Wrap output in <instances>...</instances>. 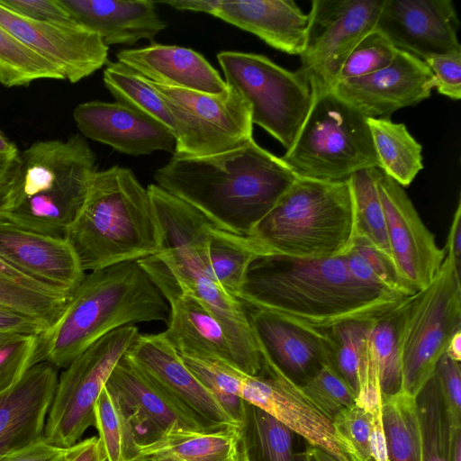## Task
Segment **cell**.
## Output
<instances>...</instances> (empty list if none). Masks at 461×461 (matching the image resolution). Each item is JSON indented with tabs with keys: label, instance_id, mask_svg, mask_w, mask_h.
I'll return each mask as SVG.
<instances>
[{
	"label": "cell",
	"instance_id": "obj_48",
	"mask_svg": "<svg viewBox=\"0 0 461 461\" xmlns=\"http://www.w3.org/2000/svg\"><path fill=\"white\" fill-rule=\"evenodd\" d=\"M447 410L451 426L461 428V368L460 362L444 354L434 371Z\"/></svg>",
	"mask_w": 461,
	"mask_h": 461
},
{
	"label": "cell",
	"instance_id": "obj_39",
	"mask_svg": "<svg viewBox=\"0 0 461 461\" xmlns=\"http://www.w3.org/2000/svg\"><path fill=\"white\" fill-rule=\"evenodd\" d=\"M416 401L422 437L421 461H450L456 429L451 426L435 373L419 392Z\"/></svg>",
	"mask_w": 461,
	"mask_h": 461
},
{
	"label": "cell",
	"instance_id": "obj_4",
	"mask_svg": "<svg viewBox=\"0 0 461 461\" xmlns=\"http://www.w3.org/2000/svg\"><path fill=\"white\" fill-rule=\"evenodd\" d=\"M65 238L84 271L156 256L166 239L147 188L126 167L96 171Z\"/></svg>",
	"mask_w": 461,
	"mask_h": 461
},
{
	"label": "cell",
	"instance_id": "obj_18",
	"mask_svg": "<svg viewBox=\"0 0 461 461\" xmlns=\"http://www.w3.org/2000/svg\"><path fill=\"white\" fill-rule=\"evenodd\" d=\"M0 25L57 66L70 83L89 77L108 63V46L77 22L35 21L0 5Z\"/></svg>",
	"mask_w": 461,
	"mask_h": 461
},
{
	"label": "cell",
	"instance_id": "obj_55",
	"mask_svg": "<svg viewBox=\"0 0 461 461\" xmlns=\"http://www.w3.org/2000/svg\"><path fill=\"white\" fill-rule=\"evenodd\" d=\"M156 3L167 5L176 10L202 12L212 15L221 0H167Z\"/></svg>",
	"mask_w": 461,
	"mask_h": 461
},
{
	"label": "cell",
	"instance_id": "obj_20",
	"mask_svg": "<svg viewBox=\"0 0 461 461\" xmlns=\"http://www.w3.org/2000/svg\"><path fill=\"white\" fill-rule=\"evenodd\" d=\"M451 0H384L375 29L398 50L422 60L461 50Z\"/></svg>",
	"mask_w": 461,
	"mask_h": 461
},
{
	"label": "cell",
	"instance_id": "obj_54",
	"mask_svg": "<svg viewBox=\"0 0 461 461\" xmlns=\"http://www.w3.org/2000/svg\"><path fill=\"white\" fill-rule=\"evenodd\" d=\"M66 461H107L98 437L93 436L71 447Z\"/></svg>",
	"mask_w": 461,
	"mask_h": 461
},
{
	"label": "cell",
	"instance_id": "obj_56",
	"mask_svg": "<svg viewBox=\"0 0 461 461\" xmlns=\"http://www.w3.org/2000/svg\"><path fill=\"white\" fill-rule=\"evenodd\" d=\"M14 169L8 176L0 179V218L7 212L12 200Z\"/></svg>",
	"mask_w": 461,
	"mask_h": 461
},
{
	"label": "cell",
	"instance_id": "obj_7",
	"mask_svg": "<svg viewBox=\"0 0 461 461\" xmlns=\"http://www.w3.org/2000/svg\"><path fill=\"white\" fill-rule=\"evenodd\" d=\"M355 235L348 180L297 177L249 237L272 254L321 258L343 256Z\"/></svg>",
	"mask_w": 461,
	"mask_h": 461
},
{
	"label": "cell",
	"instance_id": "obj_28",
	"mask_svg": "<svg viewBox=\"0 0 461 461\" xmlns=\"http://www.w3.org/2000/svg\"><path fill=\"white\" fill-rule=\"evenodd\" d=\"M212 15L282 52L300 56L304 49L308 14L292 0H221Z\"/></svg>",
	"mask_w": 461,
	"mask_h": 461
},
{
	"label": "cell",
	"instance_id": "obj_3",
	"mask_svg": "<svg viewBox=\"0 0 461 461\" xmlns=\"http://www.w3.org/2000/svg\"><path fill=\"white\" fill-rule=\"evenodd\" d=\"M169 308L138 261L90 271L59 320L38 335L35 364L66 368L107 333L136 323L163 321Z\"/></svg>",
	"mask_w": 461,
	"mask_h": 461
},
{
	"label": "cell",
	"instance_id": "obj_19",
	"mask_svg": "<svg viewBox=\"0 0 461 461\" xmlns=\"http://www.w3.org/2000/svg\"><path fill=\"white\" fill-rule=\"evenodd\" d=\"M433 88V74L424 60L398 50L387 67L339 81L330 90L366 118H390L429 98Z\"/></svg>",
	"mask_w": 461,
	"mask_h": 461
},
{
	"label": "cell",
	"instance_id": "obj_8",
	"mask_svg": "<svg viewBox=\"0 0 461 461\" xmlns=\"http://www.w3.org/2000/svg\"><path fill=\"white\" fill-rule=\"evenodd\" d=\"M281 158L298 177L325 182L378 167L367 118L331 90L314 91L308 116Z\"/></svg>",
	"mask_w": 461,
	"mask_h": 461
},
{
	"label": "cell",
	"instance_id": "obj_43",
	"mask_svg": "<svg viewBox=\"0 0 461 461\" xmlns=\"http://www.w3.org/2000/svg\"><path fill=\"white\" fill-rule=\"evenodd\" d=\"M333 422L352 446L358 461H388L381 403L369 410L357 404L339 414Z\"/></svg>",
	"mask_w": 461,
	"mask_h": 461
},
{
	"label": "cell",
	"instance_id": "obj_63",
	"mask_svg": "<svg viewBox=\"0 0 461 461\" xmlns=\"http://www.w3.org/2000/svg\"><path fill=\"white\" fill-rule=\"evenodd\" d=\"M64 461H66V460H64Z\"/></svg>",
	"mask_w": 461,
	"mask_h": 461
},
{
	"label": "cell",
	"instance_id": "obj_50",
	"mask_svg": "<svg viewBox=\"0 0 461 461\" xmlns=\"http://www.w3.org/2000/svg\"><path fill=\"white\" fill-rule=\"evenodd\" d=\"M0 5L18 15L35 21L58 23L77 22L59 0H0Z\"/></svg>",
	"mask_w": 461,
	"mask_h": 461
},
{
	"label": "cell",
	"instance_id": "obj_9",
	"mask_svg": "<svg viewBox=\"0 0 461 461\" xmlns=\"http://www.w3.org/2000/svg\"><path fill=\"white\" fill-rule=\"evenodd\" d=\"M217 59L226 84L249 103L252 123L276 139L285 150L290 149L313 102L308 77L260 54L221 51Z\"/></svg>",
	"mask_w": 461,
	"mask_h": 461
},
{
	"label": "cell",
	"instance_id": "obj_24",
	"mask_svg": "<svg viewBox=\"0 0 461 461\" xmlns=\"http://www.w3.org/2000/svg\"><path fill=\"white\" fill-rule=\"evenodd\" d=\"M0 259L48 285L73 293L86 272L66 238L37 233L0 218Z\"/></svg>",
	"mask_w": 461,
	"mask_h": 461
},
{
	"label": "cell",
	"instance_id": "obj_57",
	"mask_svg": "<svg viewBox=\"0 0 461 461\" xmlns=\"http://www.w3.org/2000/svg\"><path fill=\"white\" fill-rule=\"evenodd\" d=\"M19 151L12 153H0V179L8 176L14 171Z\"/></svg>",
	"mask_w": 461,
	"mask_h": 461
},
{
	"label": "cell",
	"instance_id": "obj_46",
	"mask_svg": "<svg viewBox=\"0 0 461 461\" xmlns=\"http://www.w3.org/2000/svg\"><path fill=\"white\" fill-rule=\"evenodd\" d=\"M300 388L332 420L357 405L355 393L330 365L324 366Z\"/></svg>",
	"mask_w": 461,
	"mask_h": 461
},
{
	"label": "cell",
	"instance_id": "obj_1",
	"mask_svg": "<svg viewBox=\"0 0 461 461\" xmlns=\"http://www.w3.org/2000/svg\"><path fill=\"white\" fill-rule=\"evenodd\" d=\"M404 298L355 277L343 256L301 258L278 254L251 262L239 295L245 306L278 312L323 330L350 320L375 319Z\"/></svg>",
	"mask_w": 461,
	"mask_h": 461
},
{
	"label": "cell",
	"instance_id": "obj_22",
	"mask_svg": "<svg viewBox=\"0 0 461 461\" xmlns=\"http://www.w3.org/2000/svg\"><path fill=\"white\" fill-rule=\"evenodd\" d=\"M126 355L152 382L208 426L238 424L161 333H140Z\"/></svg>",
	"mask_w": 461,
	"mask_h": 461
},
{
	"label": "cell",
	"instance_id": "obj_41",
	"mask_svg": "<svg viewBox=\"0 0 461 461\" xmlns=\"http://www.w3.org/2000/svg\"><path fill=\"white\" fill-rule=\"evenodd\" d=\"M39 79L65 80V77L57 66L0 25V84L24 86Z\"/></svg>",
	"mask_w": 461,
	"mask_h": 461
},
{
	"label": "cell",
	"instance_id": "obj_62",
	"mask_svg": "<svg viewBox=\"0 0 461 461\" xmlns=\"http://www.w3.org/2000/svg\"><path fill=\"white\" fill-rule=\"evenodd\" d=\"M308 446H307V447L305 449V452L303 454V461H313L312 456H311V455H310V453H309Z\"/></svg>",
	"mask_w": 461,
	"mask_h": 461
},
{
	"label": "cell",
	"instance_id": "obj_17",
	"mask_svg": "<svg viewBox=\"0 0 461 461\" xmlns=\"http://www.w3.org/2000/svg\"><path fill=\"white\" fill-rule=\"evenodd\" d=\"M248 315L263 363L297 386L304 385L330 365L332 342L327 330L266 310L250 308Z\"/></svg>",
	"mask_w": 461,
	"mask_h": 461
},
{
	"label": "cell",
	"instance_id": "obj_58",
	"mask_svg": "<svg viewBox=\"0 0 461 461\" xmlns=\"http://www.w3.org/2000/svg\"><path fill=\"white\" fill-rule=\"evenodd\" d=\"M445 354L453 360L461 361V331L456 332L449 341Z\"/></svg>",
	"mask_w": 461,
	"mask_h": 461
},
{
	"label": "cell",
	"instance_id": "obj_38",
	"mask_svg": "<svg viewBox=\"0 0 461 461\" xmlns=\"http://www.w3.org/2000/svg\"><path fill=\"white\" fill-rule=\"evenodd\" d=\"M380 173L381 170L378 167H369L357 171L348 178L353 200L356 235L367 240L393 261L387 239L384 212L377 189Z\"/></svg>",
	"mask_w": 461,
	"mask_h": 461
},
{
	"label": "cell",
	"instance_id": "obj_14",
	"mask_svg": "<svg viewBox=\"0 0 461 461\" xmlns=\"http://www.w3.org/2000/svg\"><path fill=\"white\" fill-rule=\"evenodd\" d=\"M239 397L276 418L310 446L339 461H358L352 446L337 430L333 420L272 366L263 363L258 375L245 374Z\"/></svg>",
	"mask_w": 461,
	"mask_h": 461
},
{
	"label": "cell",
	"instance_id": "obj_33",
	"mask_svg": "<svg viewBox=\"0 0 461 461\" xmlns=\"http://www.w3.org/2000/svg\"><path fill=\"white\" fill-rule=\"evenodd\" d=\"M409 297L375 318L369 331L368 354L377 375L381 399L402 391L401 340Z\"/></svg>",
	"mask_w": 461,
	"mask_h": 461
},
{
	"label": "cell",
	"instance_id": "obj_2",
	"mask_svg": "<svg viewBox=\"0 0 461 461\" xmlns=\"http://www.w3.org/2000/svg\"><path fill=\"white\" fill-rule=\"evenodd\" d=\"M298 176L254 139L222 153L171 159L157 185L227 232L249 236Z\"/></svg>",
	"mask_w": 461,
	"mask_h": 461
},
{
	"label": "cell",
	"instance_id": "obj_25",
	"mask_svg": "<svg viewBox=\"0 0 461 461\" xmlns=\"http://www.w3.org/2000/svg\"><path fill=\"white\" fill-rule=\"evenodd\" d=\"M57 384V368L40 362L0 393V458L42 439Z\"/></svg>",
	"mask_w": 461,
	"mask_h": 461
},
{
	"label": "cell",
	"instance_id": "obj_61",
	"mask_svg": "<svg viewBox=\"0 0 461 461\" xmlns=\"http://www.w3.org/2000/svg\"><path fill=\"white\" fill-rule=\"evenodd\" d=\"M18 151L14 143L11 142L5 135L0 131V153H12Z\"/></svg>",
	"mask_w": 461,
	"mask_h": 461
},
{
	"label": "cell",
	"instance_id": "obj_32",
	"mask_svg": "<svg viewBox=\"0 0 461 461\" xmlns=\"http://www.w3.org/2000/svg\"><path fill=\"white\" fill-rule=\"evenodd\" d=\"M378 168L402 187L423 168L421 145L403 123L390 118H367Z\"/></svg>",
	"mask_w": 461,
	"mask_h": 461
},
{
	"label": "cell",
	"instance_id": "obj_42",
	"mask_svg": "<svg viewBox=\"0 0 461 461\" xmlns=\"http://www.w3.org/2000/svg\"><path fill=\"white\" fill-rule=\"evenodd\" d=\"M184 364L209 388L234 422L240 424L243 400L239 397L244 373L234 364L216 357L178 353Z\"/></svg>",
	"mask_w": 461,
	"mask_h": 461
},
{
	"label": "cell",
	"instance_id": "obj_13",
	"mask_svg": "<svg viewBox=\"0 0 461 461\" xmlns=\"http://www.w3.org/2000/svg\"><path fill=\"white\" fill-rule=\"evenodd\" d=\"M384 0H313L298 68L313 91L330 90L347 58L375 28Z\"/></svg>",
	"mask_w": 461,
	"mask_h": 461
},
{
	"label": "cell",
	"instance_id": "obj_47",
	"mask_svg": "<svg viewBox=\"0 0 461 461\" xmlns=\"http://www.w3.org/2000/svg\"><path fill=\"white\" fill-rule=\"evenodd\" d=\"M37 346L38 335L0 332V393L35 365Z\"/></svg>",
	"mask_w": 461,
	"mask_h": 461
},
{
	"label": "cell",
	"instance_id": "obj_49",
	"mask_svg": "<svg viewBox=\"0 0 461 461\" xmlns=\"http://www.w3.org/2000/svg\"><path fill=\"white\" fill-rule=\"evenodd\" d=\"M434 77V88L452 100L461 98V50L424 59Z\"/></svg>",
	"mask_w": 461,
	"mask_h": 461
},
{
	"label": "cell",
	"instance_id": "obj_6",
	"mask_svg": "<svg viewBox=\"0 0 461 461\" xmlns=\"http://www.w3.org/2000/svg\"><path fill=\"white\" fill-rule=\"evenodd\" d=\"M96 171L95 155L81 134L36 141L18 155L4 217L26 230L65 238Z\"/></svg>",
	"mask_w": 461,
	"mask_h": 461
},
{
	"label": "cell",
	"instance_id": "obj_10",
	"mask_svg": "<svg viewBox=\"0 0 461 461\" xmlns=\"http://www.w3.org/2000/svg\"><path fill=\"white\" fill-rule=\"evenodd\" d=\"M461 331V275L446 255L432 282L408 299L401 340L402 387L414 397Z\"/></svg>",
	"mask_w": 461,
	"mask_h": 461
},
{
	"label": "cell",
	"instance_id": "obj_5",
	"mask_svg": "<svg viewBox=\"0 0 461 461\" xmlns=\"http://www.w3.org/2000/svg\"><path fill=\"white\" fill-rule=\"evenodd\" d=\"M147 189L166 239V248L156 256L217 320L227 339L233 363L248 375H258L263 358L246 306L220 285L211 269L208 243L212 222L157 184L149 185Z\"/></svg>",
	"mask_w": 461,
	"mask_h": 461
},
{
	"label": "cell",
	"instance_id": "obj_44",
	"mask_svg": "<svg viewBox=\"0 0 461 461\" xmlns=\"http://www.w3.org/2000/svg\"><path fill=\"white\" fill-rule=\"evenodd\" d=\"M343 257L350 273L365 283L404 297L418 292L401 276L389 258L361 236L355 235L351 247Z\"/></svg>",
	"mask_w": 461,
	"mask_h": 461
},
{
	"label": "cell",
	"instance_id": "obj_52",
	"mask_svg": "<svg viewBox=\"0 0 461 461\" xmlns=\"http://www.w3.org/2000/svg\"><path fill=\"white\" fill-rule=\"evenodd\" d=\"M45 328L32 318L0 306V332L39 335Z\"/></svg>",
	"mask_w": 461,
	"mask_h": 461
},
{
	"label": "cell",
	"instance_id": "obj_37",
	"mask_svg": "<svg viewBox=\"0 0 461 461\" xmlns=\"http://www.w3.org/2000/svg\"><path fill=\"white\" fill-rule=\"evenodd\" d=\"M103 80L117 103L159 122L175 136V123L170 112L158 93L142 76L119 61H108Z\"/></svg>",
	"mask_w": 461,
	"mask_h": 461
},
{
	"label": "cell",
	"instance_id": "obj_21",
	"mask_svg": "<svg viewBox=\"0 0 461 461\" xmlns=\"http://www.w3.org/2000/svg\"><path fill=\"white\" fill-rule=\"evenodd\" d=\"M105 387L123 407L140 447L154 442L172 430L214 429L177 403L152 382L126 353L113 368Z\"/></svg>",
	"mask_w": 461,
	"mask_h": 461
},
{
	"label": "cell",
	"instance_id": "obj_51",
	"mask_svg": "<svg viewBox=\"0 0 461 461\" xmlns=\"http://www.w3.org/2000/svg\"><path fill=\"white\" fill-rule=\"evenodd\" d=\"M71 447L68 448L56 447L42 438L2 456L0 461H64Z\"/></svg>",
	"mask_w": 461,
	"mask_h": 461
},
{
	"label": "cell",
	"instance_id": "obj_40",
	"mask_svg": "<svg viewBox=\"0 0 461 461\" xmlns=\"http://www.w3.org/2000/svg\"><path fill=\"white\" fill-rule=\"evenodd\" d=\"M107 461H138L140 445L119 400L105 386L95 405V425Z\"/></svg>",
	"mask_w": 461,
	"mask_h": 461
},
{
	"label": "cell",
	"instance_id": "obj_23",
	"mask_svg": "<svg viewBox=\"0 0 461 461\" xmlns=\"http://www.w3.org/2000/svg\"><path fill=\"white\" fill-rule=\"evenodd\" d=\"M73 119L84 138L131 156L174 151L176 139L164 125L120 103L93 100L79 104Z\"/></svg>",
	"mask_w": 461,
	"mask_h": 461
},
{
	"label": "cell",
	"instance_id": "obj_36",
	"mask_svg": "<svg viewBox=\"0 0 461 461\" xmlns=\"http://www.w3.org/2000/svg\"><path fill=\"white\" fill-rule=\"evenodd\" d=\"M374 320H350L327 330L332 342L330 366L348 384L357 399L367 378L368 335Z\"/></svg>",
	"mask_w": 461,
	"mask_h": 461
},
{
	"label": "cell",
	"instance_id": "obj_31",
	"mask_svg": "<svg viewBox=\"0 0 461 461\" xmlns=\"http://www.w3.org/2000/svg\"><path fill=\"white\" fill-rule=\"evenodd\" d=\"M240 425L247 461H303L304 439L262 409L243 401Z\"/></svg>",
	"mask_w": 461,
	"mask_h": 461
},
{
	"label": "cell",
	"instance_id": "obj_15",
	"mask_svg": "<svg viewBox=\"0 0 461 461\" xmlns=\"http://www.w3.org/2000/svg\"><path fill=\"white\" fill-rule=\"evenodd\" d=\"M377 189L393 265L409 285L422 290L435 278L446 251L438 247L402 185L381 171Z\"/></svg>",
	"mask_w": 461,
	"mask_h": 461
},
{
	"label": "cell",
	"instance_id": "obj_12",
	"mask_svg": "<svg viewBox=\"0 0 461 461\" xmlns=\"http://www.w3.org/2000/svg\"><path fill=\"white\" fill-rule=\"evenodd\" d=\"M149 83L175 123L173 157L215 155L238 149L253 139L250 106L233 86L227 84L223 92L207 94Z\"/></svg>",
	"mask_w": 461,
	"mask_h": 461
},
{
	"label": "cell",
	"instance_id": "obj_60",
	"mask_svg": "<svg viewBox=\"0 0 461 461\" xmlns=\"http://www.w3.org/2000/svg\"><path fill=\"white\" fill-rule=\"evenodd\" d=\"M308 450L313 461H339L318 447H314L309 445Z\"/></svg>",
	"mask_w": 461,
	"mask_h": 461
},
{
	"label": "cell",
	"instance_id": "obj_11",
	"mask_svg": "<svg viewBox=\"0 0 461 461\" xmlns=\"http://www.w3.org/2000/svg\"><path fill=\"white\" fill-rule=\"evenodd\" d=\"M134 325L116 329L89 346L61 373L46 419L43 439L70 447L95 425V405L118 361L138 335Z\"/></svg>",
	"mask_w": 461,
	"mask_h": 461
},
{
	"label": "cell",
	"instance_id": "obj_29",
	"mask_svg": "<svg viewBox=\"0 0 461 461\" xmlns=\"http://www.w3.org/2000/svg\"><path fill=\"white\" fill-rule=\"evenodd\" d=\"M138 461H247L240 424L172 430L140 447Z\"/></svg>",
	"mask_w": 461,
	"mask_h": 461
},
{
	"label": "cell",
	"instance_id": "obj_45",
	"mask_svg": "<svg viewBox=\"0 0 461 461\" xmlns=\"http://www.w3.org/2000/svg\"><path fill=\"white\" fill-rule=\"evenodd\" d=\"M398 50L375 28L355 46L343 64L337 82L369 75L390 65Z\"/></svg>",
	"mask_w": 461,
	"mask_h": 461
},
{
	"label": "cell",
	"instance_id": "obj_30",
	"mask_svg": "<svg viewBox=\"0 0 461 461\" xmlns=\"http://www.w3.org/2000/svg\"><path fill=\"white\" fill-rule=\"evenodd\" d=\"M71 294L0 259V306L33 319L45 330L61 316Z\"/></svg>",
	"mask_w": 461,
	"mask_h": 461
},
{
	"label": "cell",
	"instance_id": "obj_59",
	"mask_svg": "<svg viewBox=\"0 0 461 461\" xmlns=\"http://www.w3.org/2000/svg\"><path fill=\"white\" fill-rule=\"evenodd\" d=\"M450 461H461V428L456 429L453 434Z\"/></svg>",
	"mask_w": 461,
	"mask_h": 461
},
{
	"label": "cell",
	"instance_id": "obj_34",
	"mask_svg": "<svg viewBox=\"0 0 461 461\" xmlns=\"http://www.w3.org/2000/svg\"><path fill=\"white\" fill-rule=\"evenodd\" d=\"M266 255L273 254L251 237L230 233L211 225L208 243L211 269L220 285L235 298L239 299L251 262Z\"/></svg>",
	"mask_w": 461,
	"mask_h": 461
},
{
	"label": "cell",
	"instance_id": "obj_27",
	"mask_svg": "<svg viewBox=\"0 0 461 461\" xmlns=\"http://www.w3.org/2000/svg\"><path fill=\"white\" fill-rule=\"evenodd\" d=\"M82 26L95 32L107 46L153 41L167 27L151 0H59Z\"/></svg>",
	"mask_w": 461,
	"mask_h": 461
},
{
	"label": "cell",
	"instance_id": "obj_35",
	"mask_svg": "<svg viewBox=\"0 0 461 461\" xmlns=\"http://www.w3.org/2000/svg\"><path fill=\"white\" fill-rule=\"evenodd\" d=\"M388 461H421L422 437L416 397L403 392L381 399Z\"/></svg>",
	"mask_w": 461,
	"mask_h": 461
},
{
	"label": "cell",
	"instance_id": "obj_26",
	"mask_svg": "<svg viewBox=\"0 0 461 461\" xmlns=\"http://www.w3.org/2000/svg\"><path fill=\"white\" fill-rule=\"evenodd\" d=\"M116 57L117 61L157 85L207 94H220L227 87L219 72L192 49L152 42L140 49L122 50Z\"/></svg>",
	"mask_w": 461,
	"mask_h": 461
},
{
	"label": "cell",
	"instance_id": "obj_53",
	"mask_svg": "<svg viewBox=\"0 0 461 461\" xmlns=\"http://www.w3.org/2000/svg\"><path fill=\"white\" fill-rule=\"evenodd\" d=\"M446 255L451 259L456 272L461 275V199L454 212L452 222L449 228Z\"/></svg>",
	"mask_w": 461,
	"mask_h": 461
},
{
	"label": "cell",
	"instance_id": "obj_16",
	"mask_svg": "<svg viewBox=\"0 0 461 461\" xmlns=\"http://www.w3.org/2000/svg\"><path fill=\"white\" fill-rule=\"evenodd\" d=\"M138 262L167 303L169 316L161 334L177 353L234 364L222 328L205 304L157 256Z\"/></svg>",
	"mask_w": 461,
	"mask_h": 461
}]
</instances>
